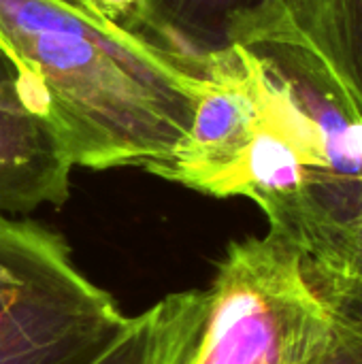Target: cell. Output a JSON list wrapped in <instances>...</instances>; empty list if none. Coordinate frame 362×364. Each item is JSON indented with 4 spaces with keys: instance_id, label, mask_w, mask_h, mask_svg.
<instances>
[{
    "instance_id": "5b68a950",
    "label": "cell",
    "mask_w": 362,
    "mask_h": 364,
    "mask_svg": "<svg viewBox=\"0 0 362 364\" xmlns=\"http://www.w3.org/2000/svg\"><path fill=\"white\" fill-rule=\"evenodd\" d=\"M203 70L188 134L149 173L207 196L233 198L265 115V68L252 49L228 43L203 53Z\"/></svg>"
},
{
    "instance_id": "8992f818",
    "label": "cell",
    "mask_w": 362,
    "mask_h": 364,
    "mask_svg": "<svg viewBox=\"0 0 362 364\" xmlns=\"http://www.w3.org/2000/svg\"><path fill=\"white\" fill-rule=\"evenodd\" d=\"M73 168L47 105L0 55V215L64 205Z\"/></svg>"
},
{
    "instance_id": "30bf717a",
    "label": "cell",
    "mask_w": 362,
    "mask_h": 364,
    "mask_svg": "<svg viewBox=\"0 0 362 364\" xmlns=\"http://www.w3.org/2000/svg\"><path fill=\"white\" fill-rule=\"evenodd\" d=\"M314 279L329 299L331 328L322 352L312 364H362V277L314 275Z\"/></svg>"
},
{
    "instance_id": "7a4b0ae2",
    "label": "cell",
    "mask_w": 362,
    "mask_h": 364,
    "mask_svg": "<svg viewBox=\"0 0 362 364\" xmlns=\"http://www.w3.org/2000/svg\"><path fill=\"white\" fill-rule=\"evenodd\" d=\"M228 43L262 55L288 85L305 124V186L284 235L314 275L362 277V117L316 53L286 30L237 15ZM275 235V232H273Z\"/></svg>"
},
{
    "instance_id": "277c9868",
    "label": "cell",
    "mask_w": 362,
    "mask_h": 364,
    "mask_svg": "<svg viewBox=\"0 0 362 364\" xmlns=\"http://www.w3.org/2000/svg\"><path fill=\"white\" fill-rule=\"evenodd\" d=\"M205 299L198 364H309L326 343L329 299L273 232L230 243Z\"/></svg>"
},
{
    "instance_id": "6da1fadb",
    "label": "cell",
    "mask_w": 362,
    "mask_h": 364,
    "mask_svg": "<svg viewBox=\"0 0 362 364\" xmlns=\"http://www.w3.org/2000/svg\"><path fill=\"white\" fill-rule=\"evenodd\" d=\"M0 55L38 92L75 166L162 164L190 130L203 53L60 0H0Z\"/></svg>"
},
{
    "instance_id": "5bb4252c",
    "label": "cell",
    "mask_w": 362,
    "mask_h": 364,
    "mask_svg": "<svg viewBox=\"0 0 362 364\" xmlns=\"http://www.w3.org/2000/svg\"><path fill=\"white\" fill-rule=\"evenodd\" d=\"M309 364H312V363H309Z\"/></svg>"
},
{
    "instance_id": "9c48e42d",
    "label": "cell",
    "mask_w": 362,
    "mask_h": 364,
    "mask_svg": "<svg viewBox=\"0 0 362 364\" xmlns=\"http://www.w3.org/2000/svg\"><path fill=\"white\" fill-rule=\"evenodd\" d=\"M158 333L151 364H198L205 294L203 290H186L169 294L156 303Z\"/></svg>"
},
{
    "instance_id": "3957f363",
    "label": "cell",
    "mask_w": 362,
    "mask_h": 364,
    "mask_svg": "<svg viewBox=\"0 0 362 364\" xmlns=\"http://www.w3.org/2000/svg\"><path fill=\"white\" fill-rule=\"evenodd\" d=\"M130 320L58 232L0 215V364H96Z\"/></svg>"
},
{
    "instance_id": "4fadbf2b",
    "label": "cell",
    "mask_w": 362,
    "mask_h": 364,
    "mask_svg": "<svg viewBox=\"0 0 362 364\" xmlns=\"http://www.w3.org/2000/svg\"><path fill=\"white\" fill-rule=\"evenodd\" d=\"M60 2H64V4H70V6H75V9H79V11H83V13H87V15H90V11L85 9L83 0H60ZM94 19H96V17H94Z\"/></svg>"
},
{
    "instance_id": "52a82bcc",
    "label": "cell",
    "mask_w": 362,
    "mask_h": 364,
    "mask_svg": "<svg viewBox=\"0 0 362 364\" xmlns=\"http://www.w3.org/2000/svg\"><path fill=\"white\" fill-rule=\"evenodd\" d=\"M241 15L305 43L362 117V0H262Z\"/></svg>"
},
{
    "instance_id": "8fae6325",
    "label": "cell",
    "mask_w": 362,
    "mask_h": 364,
    "mask_svg": "<svg viewBox=\"0 0 362 364\" xmlns=\"http://www.w3.org/2000/svg\"><path fill=\"white\" fill-rule=\"evenodd\" d=\"M158 333V309L151 305L130 320L122 339L96 364H151Z\"/></svg>"
},
{
    "instance_id": "ba28073f",
    "label": "cell",
    "mask_w": 362,
    "mask_h": 364,
    "mask_svg": "<svg viewBox=\"0 0 362 364\" xmlns=\"http://www.w3.org/2000/svg\"><path fill=\"white\" fill-rule=\"evenodd\" d=\"M262 0H149L158 30L192 53L228 45V21Z\"/></svg>"
},
{
    "instance_id": "7c38bea8",
    "label": "cell",
    "mask_w": 362,
    "mask_h": 364,
    "mask_svg": "<svg viewBox=\"0 0 362 364\" xmlns=\"http://www.w3.org/2000/svg\"><path fill=\"white\" fill-rule=\"evenodd\" d=\"M83 4L90 11V15L96 17L98 21H102V23L124 28L128 32L149 34V36H156V38L171 41L169 36H164L158 30V26L154 21V15H151L149 0H83ZM171 43H175V41H171Z\"/></svg>"
}]
</instances>
